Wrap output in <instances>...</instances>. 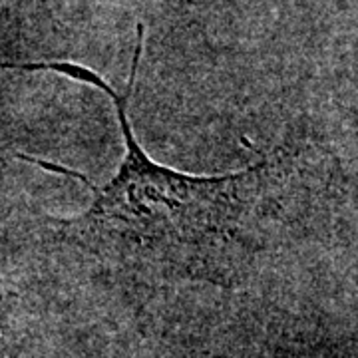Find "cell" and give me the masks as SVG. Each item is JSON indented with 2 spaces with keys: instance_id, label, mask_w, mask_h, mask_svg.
I'll list each match as a JSON object with an SVG mask.
<instances>
[{
  "instance_id": "1",
  "label": "cell",
  "mask_w": 358,
  "mask_h": 358,
  "mask_svg": "<svg viewBox=\"0 0 358 358\" xmlns=\"http://www.w3.org/2000/svg\"><path fill=\"white\" fill-rule=\"evenodd\" d=\"M141 50L143 24H138V46L124 94L74 62H0V70L56 72L102 90L115 106L124 159L110 183L94 185L68 167L26 157L44 169L80 179L92 192L86 211L60 223L66 239L112 267L157 275L209 273L251 227L267 195L275 164L263 159L257 166L215 178L187 176L155 164L136 140L128 115Z\"/></svg>"
}]
</instances>
